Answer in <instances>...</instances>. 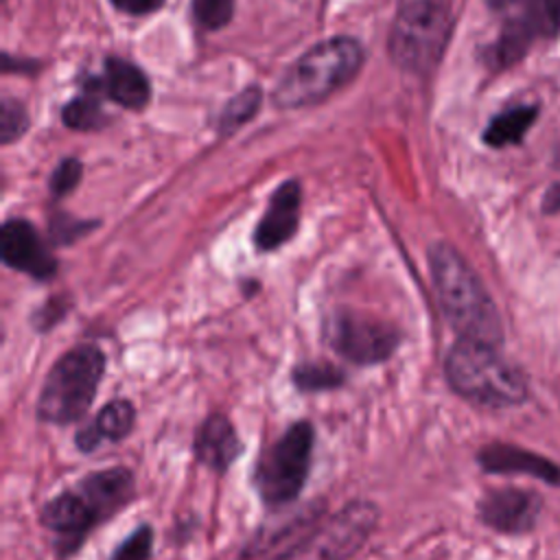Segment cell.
I'll return each instance as SVG.
<instances>
[{"label":"cell","mask_w":560,"mask_h":560,"mask_svg":"<svg viewBox=\"0 0 560 560\" xmlns=\"http://www.w3.org/2000/svg\"><path fill=\"white\" fill-rule=\"evenodd\" d=\"M136 494L131 470L114 466L83 477L72 490L52 497L42 508V525L57 534L59 553H74L85 536L116 512L127 508Z\"/></svg>","instance_id":"6da1fadb"},{"label":"cell","mask_w":560,"mask_h":560,"mask_svg":"<svg viewBox=\"0 0 560 560\" xmlns=\"http://www.w3.org/2000/svg\"><path fill=\"white\" fill-rule=\"evenodd\" d=\"M429 267L442 313L457 337L499 346L503 328L497 306L462 254L448 243H435Z\"/></svg>","instance_id":"7a4b0ae2"},{"label":"cell","mask_w":560,"mask_h":560,"mask_svg":"<svg viewBox=\"0 0 560 560\" xmlns=\"http://www.w3.org/2000/svg\"><path fill=\"white\" fill-rule=\"evenodd\" d=\"M448 385L466 400L481 407H510L525 398L527 385L516 365L499 354V346L457 339L446 354Z\"/></svg>","instance_id":"3957f363"},{"label":"cell","mask_w":560,"mask_h":560,"mask_svg":"<svg viewBox=\"0 0 560 560\" xmlns=\"http://www.w3.org/2000/svg\"><path fill=\"white\" fill-rule=\"evenodd\" d=\"M363 63V48L350 37H330L304 52L278 81L273 103L304 107L324 101L346 85Z\"/></svg>","instance_id":"277c9868"},{"label":"cell","mask_w":560,"mask_h":560,"mask_svg":"<svg viewBox=\"0 0 560 560\" xmlns=\"http://www.w3.org/2000/svg\"><path fill=\"white\" fill-rule=\"evenodd\" d=\"M105 372V354L96 343H79L57 359L37 398L44 422L70 424L85 416Z\"/></svg>","instance_id":"5b68a950"},{"label":"cell","mask_w":560,"mask_h":560,"mask_svg":"<svg viewBox=\"0 0 560 560\" xmlns=\"http://www.w3.org/2000/svg\"><path fill=\"white\" fill-rule=\"evenodd\" d=\"M453 26L451 0H400L389 37L396 66L429 72L440 61Z\"/></svg>","instance_id":"8992f818"},{"label":"cell","mask_w":560,"mask_h":560,"mask_svg":"<svg viewBox=\"0 0 560 560\" xmlns=\"http://www.w3.org/2000/svg\"><path fill=\"white\" fill-rule=\"evenodd\" d=\"M315 431L306 420L293 422L254 466V486L267 505H284L304 488L311 472Z\"/></svg>","instance_id":"52a82bcc"},{"label":"cell","mask_w":560,"mask_h":560,"mask_svg":"<svg viewBox=\"0 0 560 560\" xmlns=\"http://www.w3.org/2000/svg\"><path fill=\"white\" fill-rule=\"evenodd\" d=\"M492 11L505 13L497 42L488 48L494 68L516 63L532 42L553 37L560 31V0H486Z\"/></svg>","instance_id":"ba28073f"},{"label":"cell","mask_w":560,"mask_h":560,"mask_svg":"<svg viewBox=\"0 0 560 560\" xmlns=\"http://www.w3.org/2000/svg\"><path fill=\"white\" fill-rule=\"evenodd\" d=\"M376 523L378 508L372 501H352L273 560H348L363 547Z\"/></svg>","instance_id":"9c48e42d"},{"label":"cell","mask_w":560,"mask_h":560,"mask_svg":"<svg viewBox=\"0 0 560 560\" xmlns=\"http://www.w3.org/2000/svg\"><path fill=\"white\" fill-rule=\"evenodd\" d=\"M326 339L339 357L368 365L387 361L400 343V332L372 315L343 308L328 319Z\"/></svg>","instance_id":"30bf717a"},{"label":"cell","mask_w":560,"mask_h":560,"mask_svg":"<svg viewBox=\"0 0 560 560\" xmlns=\"http://www.w3.org/2000/svg\"><path fill=\"white\" fill-rule=\"evenodd\" d=\"M0 256L7 267L35 280H48L57 273L52 252L26 219L4 221L0 232Z\"/></svg>","instance_id":"8fae6325"},{"label":"cell","mask_w":560,"mask_h":560,"mask_svg":"<svg viewBox=\"0 0 560 560\" xmlns=\"http://www.w3.org/2000/svg\"><path fill=\"white\" fill-rule=\"evenodd\" d=\"M302 190L295 179L276 188L265 214L254 230V245L258 252H273L293 238L300 225Z\"/></svg>","instance_id":"7c38bea8"},{"label":"cell","mask_w":560,"mask_h":560,"mask_svg":"<svg viewBox=\"0 0 560 560\" xmlns=\"http://www.w3.org/2000/svg\"><path fill=\"white\" fill-rule=\"evenodd\" d=\"M540 499L532 492L503 488L486 494L479 503V518L503 534H525L536 525Z\"/></svg>","instance_id":"4fadbf2b"},{"label":"cell","mask_w":560,"mask_h":560,"mask_svg":"<svg viewBox=\"0 0 560 560\" xmlns=\"http://www.w3.org/2000/svg\"><path fill=\"white\" fill-rule=\"evenodd\" d=\"M243 453L241 438L223 413H212L203 420L195 438V455L208 468L223 472Z\"/></svg>","instance_id":"5bb4252c"},{"label":"cell","mask_w":560,"mask_h":560,"mask_svg":"<svg viewBox=\"0 0 560 560\" xmlns=\"http://www.w3.org/2000/svg\"><path fill=\"white\" fill-rule=\"evenodd\" d=\"M479 466L486 472H525L542 479L545 483L560 486V466L510 444H488L477 455Z\"/></svg>","instance_id":"9a60e30c"},{"label":"cell","mask_w":560,"mask_h":560,"mask_svg":"<svg viewBox=\"0 0 560 560\" xmlns=\"http://www.w3.org/2000/svg\"><path fill=\"white\" fill-rule=\"evenodd\" d=\"M136 424V407L125 398L109 400L90 424L81 427L74 435L79 451L92 453L103 442L125 440Z\"/></svg>","instance_id":"2e32d148"},{"label":"cell","mask_w":560,"mask_h":560,"mask_svg":"<svg viewBox=\"0 0 560 560\" xmlns=\"http://www.w3.org/2000/svg\"><path fill=\"white\" fill-rule=\"evenodd\" d=\"M98 88L107 98L129 109H140L149 101L147 77L142 74L140 68H136L125 59L109 57L105 61V74L98 81Z\"/></svg>","instance_id":"e0dca14e"},{"label":"cell","mask_w":560,"mask_h":560,"mask_svg":"<svg viewBox=\"0 0 560 560\" xmlns=\"http://www.w3.org/2000/svg\"><path fill=\"white\" fill-rule=\"evenodd\" d=\"M536 116H538L536 105L510 107L490 120V125L483 131V142L490 147L516 144L523 140L525 131L532 127Z\"/></svg>","instance_id":"ac0fdd59"},{"label":"cell","mask_w":560,"mask_h":560,"mask_svg":"<svg viewBox=\"0 0 560 560\" xmlns=\"http://www.w3.org/2000/svg\"><path fill=\"white\" fill-rule=\"evenodd\" d=\"M293 385L300 392H324V389H337L343 385L346 374L332 363L326 361H304L293 368L291 372Z\"/></svg>","instance_id":"d6986e66"},{"label":"cell","mask_w":560,"mask_h":560,"mask_svg":"<svg viewBox=\"0 0 560 560\" xmlns=\"http://www.w3.org/2000/svg\"><path fill=\"white\" fill-rule=\"evenodd\" d=\"M96 90L98 83L94 79H90L88 83V92L72 98L63 112L61 118L70 129H79V131H88V129H96L105 122V114L101 112L98 98H96Z\"/></svg>","instance_id":"ffe728a7"},{"label":"cell","mask_w":560,"mask_h":560,"mask_svg":"<svg viewBox=\"0 0 560 560\" xmlns=\"http://www.w3.org/2000/svg\"><path fill=\"white\" fill-rule=\"evenodd\" d=\"M260 101H262V94L256 85L243 90L241 94H236L223 109L221 118H219V127H221V133H232L236 131L238 127H243L260 107Z\"/></svg>","instance_id":"44dd1931"},{"label":"cell","mask_w":560,"mask_h":560,"mask_svg":"<svg viewBox=\"0 0 560 560\" xmlns=\"http://www.w3.org/2000/svg\"><path fill=\"white\" fill-rule=\"evenodd\" d=\"M153 549V529L151 525L136 527L112 553V560H149Z\"/></svg>","instance_id":"7402d4cb"},{"label":"cell","mask_w":560,"mask_h":560,"mask_svg":"<svg viewBox=\"0 0 560 560\" xmlns=\"http://www.w3.org/2000/svg\"><path fill=\"white\" fill-rule=\"evenodd\" d=\"M234 11V0H195L192 2V13L199 26L208 31H217L225 26L232 18Z\"/></svg>","instance_id":"603a6c76"},{"label":"cell","mask_w":560,"mask_h":560,"mask_svg":"<svg viewBox=\"0 0 560 560\" xmlns=\"http://www.w3.org/2000/svg\"><path fill=\"white\" fill-rule=\"evenodd\" d=\"M28 127V116L24 107L18 101L2 98L0 107V138L2 142H13L18 140Z\"/></svg>","instance_id":"cb8c5ba5"},{"label":"cell","mask_w":560,"mask_h":560,"mask_svg":"<svg viewBox=\"0 0 560 560\" xmlns=\"http://www.w3.org/2000/svg\"><path fill=\"white\" fill-rule=\"evenodd\" d=\"M79 179H81V162L74 160V158L63 160L52 171V177H50V192H52V197H57V199L66 197L68 192L74 190Z\"/></svg>","instance_id":"d4e9b609"},{"label":"cell","mask_w":560,"mask_h":560,"mask_svg":"<svg viewBox=\"0 0 560 560\" xmlns=\"http://www.w3.org/2000/svg\"><path fill=\"white\" fill-rule=\"evenodd\" d=\"M92 225L85 221H77L72 217H55L50 221V238L57 245H68L72 241H77L81 234H85Z\"/></svg>","instance_id":"484cf974"},{"label":"cell","mask_w":560,"mask_h":560,"mask_svg":"<svg viewBox=\"0 0 560 560\" xmlns=\"http://www.w3.org/2000/svg\"><path fill=\"white\" fill-rule=\"evenodd\" d=\"M68 311V302L61 298H50L46 304H42L37 308V313L33 315V326L37 330H48L50 326H55Z\"/></svg>","instance_id":"4316f807"},{"label":"cell","mask_w":560,"mask_h":560,"mask_svg":"<svg viewBox=\"0 0 560 560\" xmlns=\"http://www.w3.org/2000/svg\"><path fill=\"white\" fill-rule=\"evenodd\" d=\"M116 9L129 13V15H147L162 7L164 0H112Z\"/></svg>","instance_id":"83f0119b"},{"label":"cell","mask_w":560,"mask_h":560,"mask_svg":"<svg viewBox=\"0 0 560 560\" xmlns=\"http://www.w3.org/2000/svg\"><path fill=\"white\" fill-rule=\"evenodd\" d=\"M545 212H556L560 208V186H553L549 188L547 197H545V203H542Z\"/></svg>","instance_id":"f1b7e54d"}]
</instances>
